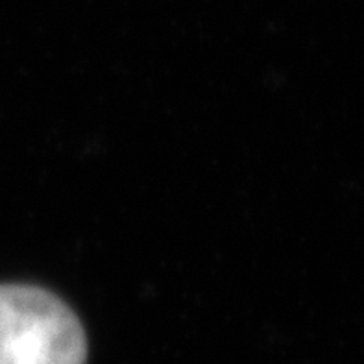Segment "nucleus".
<instances>
[{"mask_svg": "<svg viewBox=\"0 0 364 364\" xmlns=\"http://www.w3.org/2000/svg\"><path fill=\"white\" fill-rule=\"evenodd\" d=\"M78 316L41 287L0 285V364H85Z\"/></svg>", "mask_w": 364, "mask_h": 364, "instance_id": "obj_1", "label": "nucleus"}]
</instances>
